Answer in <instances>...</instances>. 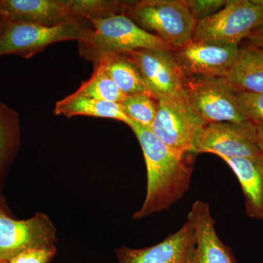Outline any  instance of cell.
<instances>
[{"mask_svg": "<svg viewBox=\"0 0 263 263\" xmlns=\"http://www.w3.org/2000/svg\"><path fill=\"white\" fill-rule=\"evenodd\" d=\"M129 127L136 135L144 155L147 170V190L141 209L134 219L167 210L186 193L193 174V160L166 146L150 128L135 122Z\"/></svg>", "mask_w": 263, "mask_h": 263, "instance_id": "1", "label": "cell"}, {"mask_svg": "<svg viewBox=\"0 0 263 263\" xmlns=\"http://www.w3.org/2000/svg\"><path fill=\"white\" fill-rule=\"evenodd\" d=\"M91 37L80 43L81 55L95 62L102 55L138 49L173 50L155 34L142 29L124 13L91 18Z\"/></svg>", "mask_w": 263, "mask_h": 263, "instance_id": "2", "label": "cell"}, {"mask_svg": "<svg viewBox=\"0 0 263 263\" xmlns=\"http://www.w3.org/2000/svg\"><path fill=\"white\" fill-rule=\"evenodd\" d=\"M126 10L140 27L155 32L173 50L193 38L197 21L183 0H143L127 4Z\"/></svg>", "mask_w": 263, "mask_h": 263, "instance_id": "3", "label": "cell"}, {"mask_svg": "<svg viewBox=\"0 0 263 263\" xmlns=\"http://www.w3.org/2000/svg\"><path fill=\"white\" fill-rule=\"evenodd\" d=\"M89 21L45 26L27 22H8L0 36V57L15 54L30 58L53 43L66 41L86 42L92 33Z\"/></svg>", "mask_w": 263, "mask_h": 263, "instance_id": "4", "label": "cell"}, {"mask_svg": "<svg viewBox=\"0 0 263 263\" xmlns=\"http://www.w3.org/2000/svg\"><path fill=\"white\" fill-rule=\"evenodd\" d=\"M183 86L190 108L206 124L248 121L238 107V91L226 77L185 76Z\"/></svg>", "mask_w": 263, "mask_h": 263, "instance_id": "5", "label": "cell"}, {"mask_svg": "<svg viewBox=\"0 0 263 263\" xmlns=\"http://www.w3.org/2000/svg\"><path fill=\"white\" fill-rule=\"evenodd\" d=\"M262 22V7L252 0H229L215 14L197 22L192 40L238 46Z\"/></svg>", "mask_w": 263, "mask_h": 263, "instance_id": "6", "label": "cell"}, {"mask_svg": "<svg viewBox=\"0 0 263 263\" xmlns=\"http://www.w3.org/2000/svg\"><path fill=\"white\" fill-rule=\"evenodd\" d=\"M157 103L151 130L176 153L195 154L197 139L206 123L194 113L184 97L159 99Z\"/></svg>", "mask_w": 263, "mask_h": 263, "instance_id": "7", "label": "cell"}, {"mask_svg": "<svg viewBox=\"0 0 263 263\" xmlns=\"http://www.w3.org/2000/svg\"><path fill=\"white\" fill-rule=\"evenodd\" d=\"M122 53L136 65L147 89L157 100L184 97L185 76L173 50L138 49Z\"/></svg>", "mask_w": 263, "mask_h": 263, "instance_id": "8", "label": "cell"}, {"mask_svg": "<svg viewBox=\"0 0 263 263\" xmlns=\"http://www.w3.org/2000/svg\"><path fill=\"white\" fill-rule=\"evenodd\" d=\"M195 154L212 153L223 158L263 155L257 141V125L251 121L207 124L197 139Z\"/></svg>", "mask_w": 263, "mask_h": 263, "instance_id": "9", "label": "cell"}, {"mask_svg": "<svg viewBox=\"0 0 263 263\" xmlns=\"http://www.w3.org/2000/svg\"><path fill=\"white\" fill-rule=\"evenodd\" d=\"M56 230L43 214L15 220L0 213V261L8 262L27 249L54 246Z\"/></svg>", "mask_w": 263, "mask_h": 263, "instance_id": "10", "label": "cell"}, {"mask_svg": "<svg viewBox=\"0 0 263 263\" xmlns=\"http://www.w3.org/2000/svg\"><path fill=\"white\" fill-rule=\"evenodd\" d=\"M240 48L235 45L190 40L173 50L184 76L226 77L238 58Z\"/></svg>", "mask_w": 263, "mask_h": 263, "instance_id": "11", "label": "cell"}, {"mask_svg": "<svg viewBox=\"0 0 263 263\" xmlns=\"http://www.w3.org/2000/svg\"><path fill=\"white\" fill-rule=\"evenodd\" d=\"M196 243V230L187 218L176 233L158 245L138 249L122 247L116 254L119 263H192Z\"/></svg>", "mask_w": 263, "mask_h": 263, "instance_id": "12", "label": "cell"}, {"mask_svg": "<svg viewBox=\"0 0 263 263\" xmlns=\"http://www.w3.org/2000/svg\"><path fill=\"white\" fill-rule=\"evenodd\" d=\"M0 10L8 22L57 26L87 21L76 13L72 0H0Z\"/></svg>", "mask_w": 263, "mask_h": 263, "instance_id": "13", "label": "cell"}, {"mask_svg": "<svg viewBox=\"0 0 263 263\" xmlns=\"http://www.w3.org/2000/svg\"><path fill=\"white\" fill-rule=\"evenodd\" d=\"M187 218L196 230L197 243L192 263H237L229 247L218 236L215 221L206 202H194Z\"/></svg>", "mask_w": 263, "mask_h": 263, "instance_id": "14", "label": "cell"}, {"mask_svg": "<svg viewBox=\"0 0 263 263\" xmlns=\"http://www.w3.org/2000/svg\"><path fill=\"white\" fill-rule=\"evenodd\" d=\"M223 160L233 170L241 186L246 212L249 217L263 219V155Z\"/></svg>", "mask_w": 263, "mask_h": 263, "instance_id": "15", "label": "cell"}, {"mask_svg": "<svg viewBox=\"0 0 263 263\" xmlns=\"http://www.w3.org/2000/svg\"><path fill=\"white\" fill-rule=\"evenodd\" d=\"M226 78L238 92H263V51L252 46L240 48Z\"/></svg>", "mask_w": 263, "mask_h": 263, "instance_id": "16", "label": "cell"}, {"mask_svg": "<svg viewBox=\"0 0 263 263\" xmlns=\"http://www.w3.org/2000/svg\"><path fill=\"white\" fill-rule=\"evenodd\" d=\"M53 114L57 116H65L67 118L76 116L107 118L120 121L128 126L133 122L123 112L119 103L81 96L76 93L57 102Z\"/></svg>", "mask_w": 263, "mask_h": 263, "instance_id": "17", "label": "cell"}, {"mask_svg": "<svg viewBox=\"0 0 263 263\" xmlns=\"http://www.w3.org/2000/svg\"><path fill=\"white\" fill-rule=\"evenodd\" d=\"M94 63L95 65H100L105 69L108 76L124 94H150L139 70L123 53H110L102 55Z\"/></svg>", "mask_w": 263, "mask_h": 263, "instance_id": "18", "label": "cell"}, {"mask_svg": "<svg viewBox=\"0 0 263 263\" xmlns=\"http://www.w3.org/2000/svg\"><path fill=\"white\" fill-rule=\"evenodd\" d=\"M74 93L114 103H120L127 95L121 91L100 65H95L94 72L89 80L83 82Z\"/></svg>", "mask_w": 263, "mask_h": 263, "instance_id": "19", "label": "cell"}, {"mask_svg": "<svg viewBox=\"0 0 263 263\" xmlns=\"http://www.w3.org/2000/svg\"><path fill=\"white\" fill-rule=\"evenodd\" d=\"M157 100L148 93L126 95L119 103L131 121L150 128L157 110Z\"/></svg>", "mask_w": 263, "mask_h": 263, "instance_id": "20", "label": "cell"}, {"mask_svg": "<svg viewBox=\"0 0 263 263\" xmlns=\"http://www.w3.org/2000/svg\"><path fill=\"white\" fill-rule=\"evenodd\" d=\"M18 114L14 109L0 103V165L6 160L16 141Z\"/></svg>", "mask_w": 263, "mask_h": 263, "instance_id": "21", "label": "cell"}, {"mask_svg": "<svg viewBox=\"0 0 263 263\" xmlns=\"http://www.w3.org/2000/svg\"><path fill=\"white\" fill-rule=\"evenodd\" d=\"M238 107L247 120L263 122V92L237 94Z\"/></svg>", "mask_w": 263, "mask_h": 263, "instance_id": "22", "label": "cell"}, {"mask_svg": "<svg viewBox=\"0 0 263 263\" xmlns=\"http://www.w3.org/2000/svg\"><path fill=\"white\" fill-rule=\"evenodd\" d=\"M197 22L212 16L226 4L224 0H183Z\"/></svg>", "mask_w": 263, "mask_h": 263, "instance_id": "23", "label": "cell"}, {"mask_svg": "<svg viewBox=\"0 0 263 263\" xmlns=\"http://www.w3.org/2000/svg\"><path fill=\"white\" fill-rule=\"evenodd\" d=\"M56 252L54 246L27 249L6 263H49Z\"/></svg>", "mask_w": 263, "mask_h": 263, "instance_id": "24", "label": "cell"}, {"mask_svg": "<svg viewBox=\"0 0 263 263\" xmlns=\"http://www.w3.org/2000/svg\"><path fill=\"white\" fill-rule=\"evenodd\" d=\"M247 38L250 42V46L263 51V22L252 31Z\"/></svg>", "mask_w": 263, "mask_h": 263, "instance_id": "25", "label": "cell"}, {"mask_svg": "<svg viewBox=\"0 0 263 263\" xmlns=\"http://www.w3.org/2000/svg\"><path fill=\"white\" fill-rule=\"evenodd\" d=\"M256 125H257V144L263 154V122L256 123Z\"/></svg>", "mask_w": 263, "mask_h": 263, "instance_id": "26", "label": "cell"}, {"mask_svg": "<svg viewBox=\"0 0 263 263\" xmlns=\"http://www.w3.org/2000/svg\"><path fill=\"white\" fill-rule=\"evenodd\" d=\"M8 23V21L5 18L4 15L3 14L1 10H0V36H1L3 32H4Z\"/></svg>", "mask_w": 263, "mask_h": 263, "instance_id": "27", "label": "cell"}, {"mask_svg": "<svg viewBox=\"0 0 263 263\" xmlns=\"http://www.w3.org/2000/svg\"><path fill=\"white\" fill-rule=\"evenodd\" d=\"M254 3L259 5V6L262 7L263 8V0H252Z\"/></svg>", "mask_w": 263, "mask_h": 263, "instance_id": "28", "label": "cell"}, {"mask_svg": "<svg viewBox=\"0 0 263 263\" xmlns=\"http://www.w3.org/2000/svg\"><path fill=\"white\" fill-rule=\"evenodd\" d=\"M0 263H5V262H1V261H0Z\"/></svg>", "mask_w": 263, "mask_h": 263, "instance_id": "29", "label": "cell"}, {"mask_svg": "<svg viewBox=\"0 0 263 263\" xmlns=\"http://www.w3.org/2000/svg\"><path fill=\"white\" fill-rule=\"evenodd\" d=\"M0 213H2L1 211H0Z\"/></svg>", "mask_w": 263, "mask_h": 263, "instance_id": "30", "label": "cell"}]
</instances>
